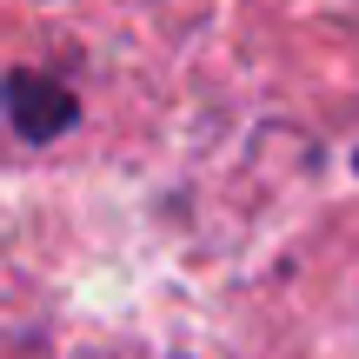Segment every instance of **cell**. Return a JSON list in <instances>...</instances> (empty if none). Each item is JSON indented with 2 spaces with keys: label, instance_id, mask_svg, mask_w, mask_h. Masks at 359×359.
<instances>
[{
  "label": "cell",
  "instance_id": "1",
  "mask_svg": "<svg viewBox=\"0 0 359 359\" xmlns=\"http://www.w3.org/2000/svg\"><path fill=\"white\" fill-rule=\"evenodd\" d=\"M7 114H13V127L27 140H53L74 120V93L60 80H47V74H13L7 80Z\"/></svg>",
  "mask_w": 359,
  "mask_h": 359
}]
</instances>
